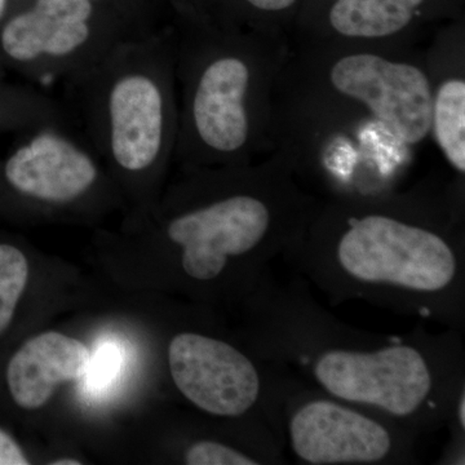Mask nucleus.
Wrapping results in <instances>:
<instances>
[{"label":"nucleus","mask_w":465,"mask_h":465,"mask_svg":"<svg viewBox=\"0 0 465 465\" xmlns=\"http://www.w3.org/2000/svg\"><path fill=\"white\" fill-rule=\"evenodd\" d=\"M250 296L255 354L278 374L418 434L449 420L465 387L460 332L361 331L327 313L302 281L280 284L271 271Z\"/></svg>","instance_id":"obj_1"},{"label":"nucleus","mask_w":465,"mask_h":465,"mask_svg":"<svg viewBox=\"0 0 465 465\" xmlns=\"http://www.w3.org/2000/svg\"><path fill=\"white\" fill-rule=\"evenodd\" d=\"M333 302L365 300L460 332L463 252L440 232L397 217H351L331 246L292 262Z\"/></svg>","instance_id":"obj_2"},{"label":"nucleus","mask_w":465,"mask_h":465,"mask_svg":"<svg viewBox=\"0 0 465 465\" xmlns=\"http://www.w3.org/2000/svg\"><path fill=\"white\" fill-rule=\"evenodd\" d=\"M66 106L108 173L150 183L174 142L173 54L166 30L124 39L65 82Z\"/></svg>","instance_id":"obj_3"},{"label":"nucleus","mask_w":465,"mask_h":465,"mask_svg":"<svg viewBox=\"0 0 465 465\" xmlns=\"http://www.w3.org/2000/svg\"><path fill=\"white\" fill-rule=\"evenodd\" d=\"M281 440L308 465H387L415 460V440L396 421L283 376Z\"/></svg>","instance_id":"obj_4"},{"label":"nucleus","mask_w":465,"mask_h":465,"mask_svg":"<svg viewBox=\"0 0 465 465\" xmlns=\"http://www.w3.org/2000/svg\"><path fill=\"white\" fill-rule=\"evenodd\" d=\"M128 38L92 0H25L0 26V63L34 81L67 82Z\"/></svg>","instance_id":"obj_5"},{"label":"nucleus","mask_w":465,"mask_h":465,"mask_svg":"<svg viewBox=\"0 0 465 465\" xmlns=\"http://www.w3.org/2000/svg\"><path fill=\"white\" fill-rule=\"evenodd\" d=\"M273 222L266 202L232 193L176 213L167 220L164 234L179 249L180 266L194 282H216L240 266L255 289L271 271Z\"/></svg>","instance_id":"obj_6"},{"label":"nucleus","mask_w":465,"mask_h":465,"mask_svg":"<svg viewBox=\"0 0 465 465\" xmlns=\"http://www.w3.org/2000/svg\"><path fill=\"white\" fill-rule=\"evenodd\" d=\"M168 366L177 391L201 411L226 419L259 411L281 440L283 376L256 354L223 339L186 331L174 335L168 345Z\"/></svg>","instance_id":"obj_7"},{"label":"nucleus","mask_w":465,"mask_h":465,"mask_svg":"<svg viewBox=\"0 0 465 465\" xmlns=\"http://www.w3.org/2000/svg\"><path fill=\"white\" fill-rule=\"evenodd\" d=\"M0 163V183L24 202L63 208L87 200L105 183L106 168L73 119L21 131Z\"/></svg>","instance_id":"obj_8"},{"label":"nucleus","mask_w":465,"mask_h":465,"mask_svg":"<svg viewBox=\"0 0 465 465\" xmlns=\"http://www.w3.org/2000/svg\"><path fill=\"white\" fill-rule=\"evenodd\" d=\"M331 81L341 94L365 103L402 142H421L432 127L430 82L418 67L375 54H351L336 63Z\"/></svg>","instance_id":"obj_9"},{"label":"nucleus","mask_w":465,"mask_h":465,"mask_svg":"<svg viewBox=\"0 0 465 465\" xmlns=\"http://www.w3.org/2000/svg\"><path fill=\"white\" fill-rule=\"evenodd\" d=\"M250 70L234 54H223L201 66L192 84L188 125L192 139L213 154H234L249 137L246 112Z\"/></svg>","instance_id":"obj_10"},{"label":"nucleus","mask_w":465,"mask_h":465,"mask_svg":"<svg viewBox=\"0 0 465 465\" xmlns=\"http://www.w3.org/2000/svg\"><path fill=\"white\" fill-rule=\"evenodd\" d=\"M90 358L84 342L60 332L27 339L8 357L3 370L9 400L25 411L41 409L60 382L84 379Z\"/></svg>","instance_id":"obj_11"},{"label":"nucleus","mask_w":465,"mask_h":465,"mask_svg":"<svg viewBox=\"0 0 465 465\" xmlns=\"http://www.w3.org/2000/svg\"><path fill=\"white\" fill-rule=\"evenodd\" d=\"M423 0H336L330 21L353 38H381L402 30Z\"/></svg>","instance_id":"obj_12"},{"label":"nucleus","mask_w":465,"mask_h":465,"mask_svg":"<svg viewBox=\"0 0 465 465\" xmlns=\"http://www.w3.org/2000/svg\"><path fill=\"white\" fill-rule=\"evenodd\" d=\"M437 142L459 173L465 171V84L450 81L440 87L433 105Z\"/></svg>","instance_id":"obj_13"},{"label":"nucleus","mask_w":465,"mask_h":465,"mask_svg":"<svg viewBox=\"0 0 465 465\" xmlns=\"http://www.w3.org/2000/svg\"><path fill=\"white\" fill-rule=\"evenodd\" d=\"M29 275L26 253L11 242L0 241V341L11 330Z\"/></svg>","instance_id":"obj_14"},{"label":"nucleus","mask_w":465,"mask_h":465,"mask_svg":"<svg viewBox=\"0 0 465 465\" xmlns=\"http://www.w3.org/2000/svg\"><path fill=\"white\" fill-rule=\"evenodd\" d=\"M108 11L133 36L163 29L162 18L170 0H92Z\"/></svg>","instance_id":"obj_15"},{"label":"nucleus","mask_w":465,"mask_h":465,"mask_svg":"<svg viewBox=\"0 0 465 465\" xmlns=\"http://www.w3.org/2000/svg\"><path fill=\"white\" fill-rule=\"evenodd\" d=\"M124 348L115 341H104L90 358L87 372L84 376V388L88 394L103 396L114 384L124 370Z\"/></svg>","instance_id":"obj_16"},{"label":"nucleus","mask_w":465,"mask_h":465,"mask_svg":"<svg viewBox=\"0 0 465 465\" xmlns=\"http://www.w3.org/2000/svg\"><path fill=\"white\" fill-rule=\"evenodd\" d=\"M189 465H262L272 464L258 452L234 448L213 440H201L192 443L183 454Z\"/></svg>","instance_id":"obj_17"},{"label":"nucleus","mask_w":465,"mask_h":465,"mask_svg":"<svg viewBox=\"0 0 465 465\" xmlns=\"http://www.w3.org/2000/svg\"><path fill=\"white\" fill-rule=\"evenodd\" d=\"M30 464L25 451L17 440L5 428L0 427V465Z\"/></svg>","instance_id":"obj_18"},{"label":"nucleus","mask_w":465,"mask_h":465,"mask_svg":"<svg viewBox=\"0 0 465 465\" xmlns=\"http://www.w3.org/2000/svg\"><path fill=\"white\" fill-rule=\"evenodd\" d=\"M252 7L264 11H282L291 7L296 0H246Z\"/></svg>","instance_id":"obj_19"},{"label":"nucleus","mask_w":465,"mask_h":465,"mask_svg":"<svg viewBox=\"0 0 465 465\" xmlns=\"http://www.w3.org/2000/svg\"><path fill=\"white\" fill-rule=\"evenodd\" d=\"M25 0H0V26Z\"/></svg>","instance_id":"obj_20"},{"label":"nucleus","mask_w":465,"mask_h":465,"mask_svg":"<svg viewBox=\"0 0 465 465\" xmlns=\"http://www.w3.org/2000/svg\"><path fill=\"white\" fill-rule=\"evenodd\" d=\"M52 465H81V461H76L74 459H61V460L54 461Z\"/></svg>","instance_id":"obj_21"}]
</instances>
